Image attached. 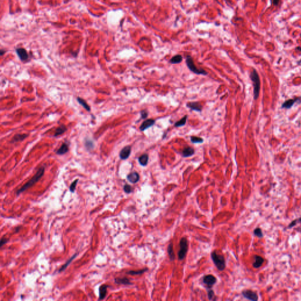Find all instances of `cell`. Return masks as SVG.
Returning a JSON list of instances; mask_svg holds the SVG:
<instances>
[{"mask_svg": "<svg viewBox=\"0 0 301 301\" xmlns=\"http://www.w3.org/2000/svg\"><path fill=\"white\" fill-rule=\"evenodd\" d=\"M296 50L299 51H301V47H296Z\"/></svg>", "mask_w": 301, "mask_h": 301, "instance_id": "f35d334b", "label": "cell"}, {"mask_svg": "<svg viewBox=\"0 0 301 301\" xmlns=\"http://www.w3.org/2000/svg\"><path fill=\"white\" fill-rule=\"evenodd\" d=\"M299 220V222H300L301 223V218H299V220Z\"/></svg>", "mask_w": 301, "mask_h": 301, "instance_id": "ab89813d", "label": "cell"}, {"mask_svg": "<svg viewBox=\"0 0 301 301\" xmlns=\"http://www.w3.org/2000/svg\"><path fill=\"white\" fill-rule=\"evenodd\" d=\"M124 191H125V193H126V194H130L132 192V187L131 185H128V184H125L124 186Z\"/></svg>", "mask_w": 301, "mask_h": 301, "instance_id": "1f68e13d", "label": "cell"}, {"mask_svg": "<svg viewBox=\"0 0 301 301\" xmlns=\"http://www.w3.org/2000/svg\"><path fill=\"white\" fill-rule=\"evenodd\" d=\"M298 64H301V60L298 62Z\"/></svg>", "mask_w": 301, "mask_h": 301, "instance_id": "60d3db41", "label": "cell"}, {"mask_svg": "<svg viewBox=\"0 0 301 301\" xmlns=\"http://www.w3.org/2000/svg\"><path fill=\"white\" fill-rule=\"evenodd\" d=\"M148 159H149L148 155L147 153H144L139 157L138 161L141 165L145 167V166H147V165L148 164Z\"/></svg>", "mask_w": 301, "mask_h": 301, "instance_id": "2e32d148", "label": "cell"}, {"mask_svg": "<svg viewBox=\"0 0 301 301\" xmlns=\"http://www.w3.org/2000/svg\"><path fill=\"white\" fill-rule=\"evenodd\" d=\"M115 282L118 284L122 285H131L132 283L129 279L127 278H116L115 279Z\"/></svg>", "mask_w": 301, "mask_h": 301, "instance_id": "d6986e66", "label": "cell"}, {"mask_svg": "<svg viewBox=\"0 0 301 301\" xmlns=\"http://www.w3.org/2000/svg\"><path fill=\"white\" fill-rule=\"evenodd\" d=\"M108 286L103 284L99 288V300H103L105 299L107 294Z\"/></svg>", "mask_w": 301, "mask_h": 301, "instance_id": "7c38bea8", "label": "cell"}, {"mask_svg": "<svg viewBox=\"0 0 301 301\" xmlns=\"http://www.w3.org/2000/svg\"><path fill=\"white\" fill-rule=\"evenodd\" d=\"M279 1H280V0H272V3H273V4L274 5H278V4L279 3Z\"/></svg>", "mask_w": 301, "mask_h": 301, "instance_id": "8d00e7d4", "label": "cell"}, {"mask_svg": "<svg viewBox=\"0 0 301 301\" xmlns=\"http://www.w3.org/2000/svg\"><path fill=\"white\" fill-rule=\"evenodd\" d=\"M8 239H7V238H1V243H0V247H2L4 245H5V243H7L8 242Z\"/></svg>", "mask_w": 301, "mask_h": 301, "instance_id": "e575fe53", "label": "cell"}, {"mask_svg": "<svg viewBox=\"0 0 301 301\" xmlns=\"http://www.w3.org/2000/svg\"><path fill=\"white\" fill-rule=\"evenodd\" d=\"M243 296L249 300L252 301H257L258 300V296L256 292L251 290H245L242 293Z\"/></svg>", "mask_w": 301, "mask_h": 301, "instance_id": "8992f818", "label": "cell"}, {"mask_svg": "<svg viewBox=\"0 0 301 301\" xmlns=\"http://www.w3.org/2000/svg\"><path fill=\"white\" fill-rule=\"evenodd\" d=\"M28 134H16L13 138L12 139V141H11V143H15L18 141H21L25 140L26 137H28Z\"/></svg>", "mask_w": 301, "mask_h": 301, "instance_id": "ac0fdd59", "label": "cell"}, {"mask_svg": "<svg viewBox=\"0 0 301 301\" xmlns=\"http://www.w3.org/2000/svg\"><path fill=\"white\" fill-rule=\"evenodd\" d=\"M20 228H21V227H19V226H18V227H17V228H16V229L15 230V232H18V231H19V230H20Z\"/></svg>", "mask_w": 301, "mask_h": 301, "instance_id": "74e56055", "label": "cell"}, {"mask_svg": "<svg viewBox=\"0 0 301 301\" xmlns=\"http://www.w3.org/2000/svg\"><path fill=\"white\" fill-rule=\"evenodd\" d=\"M140 114H141V115L142 119H145V118H147V116H148V112L146 110H142L140 112Z\"/></svg>", "mask_w": 301, "mask_h": 301, "instance_id": "d6a6232c", "label": "cell"}, {"mask_svg": "<svg viewBox=\"0 0 301 301\" xmlns=\"http://www.w3.org/2000/svg\"><path fill=\"white\" fill-rule=\"evenodd\" d=\"M195 154V150L193 148L187 147L184 149L182 152V155L184 158L192 157Z\"/></svg>", "mask_w": 301, "mask_h": 301, "instance_id": "9a60e30c", "label": "cell"}, {"mask_svg": "<svg viewBox=\"0 0 301 301\" xmlns=\"http://www.w3.org/2000/svg\"><path fill=\"white\" fill-rule=\"evenodd\" d=\"M67 131V127L64 125H62L58 128H57V130H56L54 134V136H58L59 135H62V134L64 133Z\"/></svg>", "mask_w": 301, "mask_h": 301, "instance_id": "cb8c5ba5", "label": "cell"}, {"mask_svg": "<svg viewBox=\"0 0 301 301\" xmlns=\"http://www.w3.org/2000/svg\"><path fill=\"white\" fill-rule=\"evenodd\" d=\"M190 139L191 141L194 144H202L204 142V140L202 138L198 137V136H192L190 137Z\"/></svg>", "mask_w": 301, "mask_h": 301, "instance_id": "83f0119b", "label": "cell"}, {"mask_svg": "<svg viewBox=\"0 0 301 301\" xmlns=\"http://www.w3.org/2000/svg\"><path fill=\"white\" fill-rule=\"evenodd\" d=\"M167 252L169 255V257L171 261H174L175 258V255L174 251V248H173V243H171L167 248Z\"/></svg>", "mask_w": 301, "mask_h": 301, "instance_id": "44dd1931", "label": "cell"}, {"mask_svg": "<svg viewBox=\"0 0 301 301\" xmlns=\"http://www.w3.org/2000/svg\"><path fill=\"white\" fill-rule=\"evenodd\" d=\"M131 152V146H126L123 148L120 153V157L121 159L125 160L129 158Z\"/></svg>", "mask_w": 301, "mask_h": 301, "instance_id": "52a82bcc", "label": "cell"}, {"mask_svg": "<svg viewBox=\"0 0 301 301\" xmlns=\"http://www.w3.org/2000/svg\"><path fill=\"white\" fill-rule=\"evenodd\" d=\"M77 253H75L74 255H73V256H72L71 258H69V259L65 262V263L64 264V265H63L61 267V268L60 269V270H59L58 272H62V271H64V270L68 267V266L69 265V264L72 262V261L73 260H74V259L77 257Z\"/></svg>", "mask_w": 301, "mask_h": 301, "instance_id": "603a6c76", "label": "cell"}, {"mask_svg": "<svg viewBox=\"0 0 301 301\" xmlns=\"http://www.w3.org/2000/svg\"><path fill=\"white\" fill-rule=\"evenodd\" d=\"M182 60H183V57L181 55L178 54L176 56L173 57L169 61V62L172 64H179L182 62Z\"/></svg>", "mask_w": 301, "mask_h": 301, "instance_id": "7402d4cb", "label": "cell"}, {"mask_svg": "<svg viewBox=\"0 0 301 301\" xmlns=\"http://www.w3.org/2000/svg\"><path fill=\"white\" fill-rule=\"evenodd\" d=\"M127 179L131 183L135 184L136 182H138L140 180V175L138 174V173L136 172L130 173V174L127 176Z\"/></svg>", "mask_w": 301, "mask_h": 301, "instance_id": "8fae6325", "label": "cell"}, {"mask_svg": "<svg viewBox=\"0 0 301 301\" xmlns=\"http://www.w3.org/2000/svg\"><path fill=\"white\" fill-rule=\"evenodd\" d=\"M296 223V220L292 222H291V223L289 224V228H291V227L294 226L295 225Z\"/></svg>", "mask_w": 301, "mask_h": 301, "instance_id": "d590c367", "label": "cell"}, {"mask_svg": "<svg viewBox=\"0 0 301 301\" xmlns=\"http://www.w3.org/2000/svg\"><path fill=\"white\" fill-rule=\"evenodd\" d=\"M208 296L209 300H212L214 296V292L212 290H209L208 292Z\"/></svg>", "mask_w": 301, "mask_h": 301, "instance_id": "836d02e7", "label": "cell"}, {"mask_svg": "<svg viewBox=\"0 0 301 301\" xmlns=\"http://www.w3.org/2000/svg\"><path fill=\"white\" fill-rule=\"evenodd\" d=\"M251 79L253 83V95H254V99H257L259 95V91L261 88V82L259 75L258 74L257 71L253 69L252 71L251 72L250 74Z\"/></svg>", "mask_w": 301, "mask_h": 301, "instance_id": "7a4b0ae2", "label": "cell"}, {"mask_svg": "<svg viewBox=\"0 0 301 301\" xmlns=\"http://www.w3.org/2000/svg\"><path fill=\"white\" fill-rule=\"evenodd\" d=\"M155 123V120L153 119H148L144 121V122L141 124V126H140V130L141 131H144L147 129L153 126Z\"/></svg>", "mask_w": 301, "mask_h": 301, "instance_id": "9c48e42d", "label": "cell"}, {"mask_svg": "<svg viewBox=\"0 0 301 301\" xmlns=\"http://www.w3.org/2000/svg\"><path fill=\"white\" fill-rule=\"evenodd\" d=\"M203 282L209 288H211L212 286L215 284L216 282V278L212 275H208L204 277Z\"/></svg>", "mask_w": 301, "mask_h": 301, "instance_id": "ba28073f", "label": "cell"}, {"mask_svg": "<svg viewBox=\"0 0 301 301\" xmlns=\"http://www.w3.org/2000/svg\"><path fill=\"white\" fill-rule=\"evenodd\" d=\"M186 64L188 68L189 69L194 72V74L197 75H207L208 73L204 69L202 68H198L194 64V60L191 56H187L186 58Z\"/></svg>", "mask_w": 301, "mask_h": 301, "instance_id": "277c9868", "label": "cell"}, {"mask_svg": "<svg viewBox=\"0 0 301 301\" xmlns=\"http://www.w3.org/2000/svg\"><path fill=\"white\" fill-rule=\"evenodd\" d=\"M147 271H148V269L145 268V269H141V270H138V271H130L127 272L126 273H127V274L132 275H140V274H142V273H144L145 272Z\"/></svg>", "mask_w": 301, "mask_h": 301, "instance_id": "4316f807", "label": "cell"}, {"mask_svg": "<svg viewBox=\"0 0 301 301\" xmlns=\"http://www.w3.org/2000/svg\"><path fill=\"white\" fill-rule=\"evenodd\" d=\"M77 101L79 103V104H80L81 105L83 106V107L86 109L87 111H91L90 107L88 105V104L87 103V102L85 101L84 99H83V98H81L80 97H78L77 98Z\"/></svg>", "mask_w": 301, "mask_h": 301, "instance_id": "484cf974", "label": "cell"}, {"mask_svg": "<svg viewBox=\"0 0 301 301\" xmlns=\"http://www.w3.org/2000/svg\"><path fill=\"white\" fill-rule=\"evenodd\" d=\"M16 52L18 54V57H20L21 60L25 61L28 58V55L27 54L26 51L24 48H18L16 50Z\"/></svg>", "mask_w": 301, "mask_h": 301, "instance_id": "4fadbf2b", "label": "cell"}, {"mask_svg": "<svg viewBox=\"0 0 301 301\" xmlns=\"http://www.w3.org/2000/svg\"><path fill=\"white\" fill-rule=\"evenodd\" d=\"M180 249L178 252V258L179 260H182L185 258L188 249V241L186 238H182L179 242Z\"/></svg>", "mask_w": 301, "mask_h": 301, "instance_id": "5b68a950", "label": "cell"}, {"mask_svg": "<svg viewBox=\"0 0 301 301\" xmlns=\"http://www.w3.org/2000/svg\"><path fill=\"white\" fill-rule=\"evenodd\" d=\"M253 234L255 236H257L258 237H259V238H262L263 235V233L262 232V230L259 228H257L255 229L254 231H253Z\"/></svg>", "mask_w": 301, "mask_h": 301, "instance_id": "4dcf8cb0", "label": "cell"}, {"mask_svg": "<svg viewBox=\"0 0 301 301\" xmlns=\"http://www.w3.org/2000/svg\"><path fill=\"white\" fill-rule=\"evenodd\" d=\"M187 118H188V115H185L183 118H182L179 121L176 122L174 124V126L175 127H181V126H184L186 124Z\"/></svg>", "mask_w": 301, "mask_h": 301, "instance_id": "d4e9b609", "label": "cell"}, {"mask_svg": "<svg viewBox=\"0 0 301 301\" xmlns=\"http://www.w3.org/2000/svg\"><path fill=\"white\" fill-rule=\"evenodd\" d=\"M85 147L88 150H91V149H93L94 147V143L92 141H91L90 140H86L85 141Z\"/></svg>", "mask_w": 301, "mask_h": 301, "instance_id": "f546056e", "label": "cell"}, {"mask_svg": "<svg viewBox=\"0 0 301 301\" xmlns=\"http://www.w3.org/2000/svg\"><path fill=\"white\" fill-rule=\"evenodd\" d=\"M69 151V146L67 143H64L61 147L56 152V153L58 155H64L67 153Z\"/></svg>", "mask_w": 301, "mask_h": 301, "instance_id": "e0dca14e", "label": "cell"}, {"mask_svg": "<svg viewBox=\"0 0 301 301\" xmlns=\"http://www.w3.org/2000/svg\"><path fill=\"white\" fill-rule=\"evenodd\" d=\"M211 258L219 271H224L226 267L225 259L222 255L217 254L215 251L211 253Z\"/></svg>", "mask_w": 301, "mask_h": 301, "instance_id": "3957f363", "label": "cell"}, {"mask_svg": "<svg viewBox=\"0 0 301 301\" xmlns=\"http://www.w3.org/2000/svg\"><path fill=\"white\" fill-rule=\"evenodd\" d=\"M254 262L253 263V267L255 268H260L264 262V259L262 257L259 255H255L254 256Z\"/></svg>", "mask_w": 301, "mask_h": 301, "instance_id": "5bb4252c", "label": "cell"}, {"mask_svg": "<svg viewBox=\"0 0 301 301\" xmlns=\"http://www.w3.org/2000/svg\"><path fill=\"white\" fill-rule=\"evenodd\" d=\"M78 182V179H77L74 182H72V184H71V185L69 187V190H70V191L72 193H74L75 192V188H76V186L77 185Z\"/></svg>", "mask_w": 301, "mask_h": 301, "instance_id": "f1b7e54d", "label": "cell"}, {"mask_svg": "<svg viewBox=\"0 0 301 301\" xmlns=\"http://www.w3.org/2000/svg\"><path fill=\"white\" fill-rule=\"evenodd\" d=\"M44 172H45L44 167H42L40 168H39L37 172H36V173L35 174V175L28 182H26V183L24 184L21 188L17 190V193H16L17 195H19L20 194L23 193L24 191L29 189L30 187L34 185L36 182H37L41 179V178L44 175Z\"/></svg>", "mask_w": 301, "mask_h": 301, "instance_id": "6da1fadb", "label": "cell"}, {"mask_svg": "<svg viewBox=\"0 0 301 301\" xmlns=\"http://www.w3.org/2000/svg\"><path fill=\"white\" fill-rule=\"evenodd\" d=\"M296 101V99H289L282 104V108L289 109L294 105V104L295 103Z\"/></svg>", "mask_w": 301, "mask_h": 301, "instance_id": "ffe728a7", "label": "cell"}, {"mask_svg": "<svg viewBox=\"0 0 301 301\" xmlns=\"http://www.w3.org/2000/svg\"><path fill=\"white\" fill-rule=\"evenodd\" d=\"M187 107L190 108L191 110L200 112L202 109V105L199 102H191L187 104Z\"/></svg>", "mask_w": 301, "mask_h": 301, "instance_id": "30bf717a", "label": "cell"}]
</instances>
